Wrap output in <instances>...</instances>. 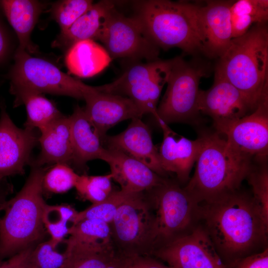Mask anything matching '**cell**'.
<instances>
[{"label": "cell", "mask_w": 268, "mask_h": 268, "mask_svg": "<svg viewBox=\"0 0 268 268\" xmlns=\"http://www.w3.org/2000/svg\"><path fill=\"white\" fill-rule=\"evenodd\" d=\"M199 224L226 265L268 247V223L252 194L239 190L199 204Z\"/></svg>", "instance_id": "6da1fadb"}, {"label": "cell", "mask_w": 268, "mask_h": 268, "mask_svg": "<svg viewBox=\"0 0 268 268\" xmlns=\"http://www.w3.org/2000/svg\"><path fill=\"white\" fill-rule=\"evenodd\" d=\"M195 173L184 189L198 204L220 200L241 189L254 161L234 151L225 137L202 131Z\"/></svg>", "instance_id": "7a4b0ae2"}, {"label": "cell", "mask_w": 268, "mask_h": 268, "mask_svg": "<svg viewBox=\"0 0 268 268\" xmlns=\"http://www.w3.org/2000/svg\"><path fill=\"white\" fill-rule=\"evenodd\" d=\"M47 169L31 166L22 189L7 201L0 221V262L43 241L46 233L43 218L47 203L42 180Z\"/></svg>", "instance_id": "3957f363"}, {"label": "cell", "mask_w": 268, "mask_h": 268, "mask_svg": "<svg viewBox=\"0 0 268 268\" xmlns=\"http://www.w3.org/2000/svg\"><path fill=\"white\" fill-rule=\"evenodd\" d=\"M135 14L145 34L159 48H178L187 54L202 53L198 4L187 1H134Z\"/></svg>", "instance_id": "277c9868"}, {"label": "cell", "mask_w": 268, "mask_h": 268, "mask_svg": "<svg viewBox=\"0 0 268 268\" xmlns=\"http://www.w3.org/2000/svg\"><path fill=\"white\" fill-rule=\"evenodd\" d=\"M215 67L239 90L254 110L268 93L267 23L255 24L244 35L232 39Z\"/></svg>", "instance_id": "5b68a950"}, {"label": "cell", "mask_w": 268, "mask_h": 268, "mask_svg": "<svg viewBox=\"0 0 268 268\" xmlns=\"http://www.w3.org/2000/svg\"><path fill=\"white\" fill-rule=\"evenodd\" d=\"M145 192L154 213V252L188 235L199 225V204L177 181L167 178L161 185Z\"/></svg>", "instance_id": "8992f818"}, {"label": "cell", "mask_w": 268, "mask_h": 268, "mask_svg": "<svg viewBox=\"0 0 268 268\" xmlns=\"http://www.w3.org/2000/svg\"><path fill=\"white\" fill-rule=\"evenodd\" d=\"M209 64L199 60L172 59L167 87L157 108V121L195 123L199 121L198 100L201 79L210 73Z\"/></svg>", "instance_id": "52a82bcc"}, {"label": "cell", "mask_w": 268, "mask_h": 268, "mask_svg": "<svg viewBox=\"0 0 268 268\" xmlns=\"http://www.w3.org/2000/svg\"><path fill=\"white\" fill-rule=\"evenodd\" d=\"M109 225L116 252L131 258L152 257L156 242L155 217L145 192L131 195Z\"/></svg>", "instance_id": "ba28073f"}, {"label": "cell", "mask_w": 268, "mask_h": 268, "mask_svg": "<svg viewBox=\"0 0 268 268\" xmlns=\"http://www.w3.org/2000/svg\"><path fill=\"white\" fill-rule=\"evenodd\" d=\"M115 80L95 86L100 92L119 95L132 99L143 115L157 118L158 102L169 76L172 59H157L146 63L132 61Z\"/></svg>", "instance_id": "9c48e42d"}, {"label": "cell", "mask_w": 268, "mask_h": 268, "mask_svg": "<svg viewBox=\"0 0 268 268\" xmlns=\"http://www.w3.org/2000/svg\"><path fill=\"white\" fill-rule=\"evenodd\" d=\"M14 63L9 73L10 87H23L48 93L83 100L91 86L62 71L51 62L17 49Z\"/></svg>", "instance_id": "30bf717a"}, {"label": "cell", "mask_w": 268, "mask_h": 268, "mask_svg": "<svg viewBox=\"0 0 268 268\" xmlns=\"http://www.w3.org/2000/svg\"><path fill=\"white\" fill-rule=\"evenodd\" d=\"M99 41L112 59L132 61L158 59L159 48L145 34L138 19L128 17L115 7L110 11Z\"/></svg>", "instance_id": "8fae6325"}, {"label": "cell", "mask_w": 268, "mask_h": 268, "mask_svg": "<svg viewBox=\"0 0 268 268\" xmlns=\"http://www.w3.org/2000/svg\"><path fill=\"white\" fill-rule=\"evenodd\" d=\"M239 154L261 162L268 154V93L251 114L232 123L221 134Z\"/></svg>", "instance_id": "7c38bea8"}, {"label": "cell", "mask_w": 268, "mask_h": 268, "mask_svg": "<svg viewBox=\"0 0 268 268\" xmlns=\"http://www.w3.org/2000/svg\"><path fill=\"white\" fill-rule=\"evenodd\" d=\"M200 113L210 117L220 134L236 120L254 111L239 90L215 68L214 82L206 90H200Z\"/></svg>", "instance_id": "4fadbf2b"}, {"label": "cell", "mask_w": 268, "mask_h": 268, "mask_svg": "<svg viewBox=\"0 0 268 268\" xmlns=\"http://www.w3.org/2000/svg\"><path fill=\"white\" fill-rule=\"evenodd\" d=\"M152 257L173 268H227L202 227L155 251Z\"/></svg>", "instance_id": "5bb4252c"}, {"label": "cell", "mask_w": 268, "mask_h": 268, "mask_svg": "<svg viewBox=\"0 0 268 268\" xmlns=\"http://www.w3.org/2000/svg\"><path fill=\"white\" fill-rule=\"evenodd\" d=\"M0 108V180L24 173V167L31 162L30 154L39 136L35 130L17 127L2 103Z\"/></svg>", "instance_id": "9a60e30c"}, {"label": "cell", "mask_w": 268, "mask_h": 268, "mask_svg": "<svg viewBox=\"0 0 268 268\" xmlns=\"http://www.w3.org/2000/svg\"><path fill=\"white\" fill-rule=\"evenodd\" d=\"M232 0H206L198 4V21L202 54L219 59L232 39L230 9Z\"/></svg>", "instance_id": "2e32d148"}, {"label": "cell", "mask_w": 268, "mask_h": 268, "mask_svg": "<svg viewBox=\"0 0 268 268\" xmlns=\"http://www.w3.org/2000/svg\"><path fill=\"white\" fill-rule=\"evenodd\" d=\"M83 100L85 113L103 143L110 128L123 121L141 119L143 116L130 98L98 91L95 86L84 94Z\"/></svg>", "instance_id": "e0dca14e"}, {"label": "cell", "mask_w": 268, "mask_h": 268, "mask_svg": "<svg viewBox=\"0 0 268 268\" xmlns=\"http://www.w3.org/2000/svg\"><path fill=\"white\" fill-rule=\"evenodd\" d=\"M100 159L108 163L112 179L119 184L121 190L127 193L148 191L161 185L167 178L115 148L104 147Z\"/></svg>", "instance_id": "ac0fdd59"}, {"label": "cell", "mask_w": 268, "mask_h": 268, "mask_svg": "<svg viewBox=\"0 0 268 268\" xmlns=\"http://www.w3.org/2000/svg\"><path fill=\"white\" fill-rule=\"evenodd\" d=\"M103 145L121 150L159 176L168 178L161 166L158 149L153 144L150 130L140 118L132 120L121 133L112 136L107 135Z\"/></svg>", "instance_id": "d6986e66"}, {"label": "cell", "mask_w": 268, "mask_h": 268, "mask_svg": "<svg viewBox=\"0 0 268 268\" xmlns=\"http://www.w3.org/2000/svg\"><path fill=\"white\" fill-rule=\"evenodd\" d=\"M163 132V140L159 151L160 163L164 172L174 174L181 185L187 184L196 162L200 147V140L188 139L172 131L167 124L157 121Z\"/></svg>", "instance_id": "ffe728a7"}, {"label": "cell", "mask_w": 268, "mask_h": 268, "mask_svg": "<svg viewBox=\"0 0 268 268\" xmlns=\"http://www.w3.org/2000/svg\"><path fill=\"white\" fill-rule=\"evenodd\" d=\"M40 132L38 142L41 151L30 162L31 166L43 167L57 163L72 162V148L69 117L63 115Z\"/></svg>", "instance_id": "44dd1931"}, {"label": "cell", "mask_w": 268, "mask_h": 268, "mask_svg": "<svg viewBox=\"0 0 268 268\" xmlns=\"http://www.w3.org/2000/svg\"><path fill=\"white\" fill-rule=\"evenodd\" d=\"M72 148V163L77 169H86L88 161L100 158L103 141L90 122L84 108L77 105L69 116Z\"/></svg>", "instance_id": "7402d4cb"}, {"label": "cell", "mask_w": 268, "mask_h": 268, "mask_svg": "<svg viewBox=\"0 0 268 268\" xmlns=\"http://www.w3.org/2000/svg\"><path fill=\"white\" fill-rule=\"evenodd\" d=\"M114 7L115 2L111 0L94 3L68 29L61 32L55 46L69 48L81 40H99L108 15Z\"/></svg>", "instance_id": "603a6c76"}, {"label": "cell", "mask_w": 268, "mask_h": 268, "mask_svg": "<svg viewBox=\"0 0 268 268\" xmlns=\"http://www.w3.org/2000/svg\"><path fill=\"white\" fill-rule=\"evenodd\" d=\"M0 7L17 35L18 49L35 53L30 35L44 8L43 4L33 0H0Z\"/></svg>", "instance_id": "cb8c5ba5"}, {"label": "cell", "mask_w": 268, "mask_h": 268, "mask_svg": "<svg viewBox=\"0 0 268 268\" xmlns=\"http://www.w3.org/2000/svg\"><path fill=\"white\" fill-rule=\"evenodd\" d=\"M105 48L92 40H84L73 44L65 56L69 71L80 77H92L103 71L112 61Z\"/></svg>", "instance_id": "d4e9b609"}, {"label": "cell", "mask_w": 268, "mask_h": 268, "mask_svg": "<svg viewBox=\"0 0 268 268\" xmlns=\"http://www.w3.org/2000/svg\"><path fill=\"white\" fill-rule=\"evenodd\" d=\"M15 97L14 106L25 105L27 114L25 128L40 132L63 115L55 105L43 94L19 87H10Z\"/></svg>", "instance_id": "484cf974"}, {"label": "cell", "mask_w": 268, "mask_h": 268, "mask_svg": "<svg viewBox=\"0 0 268 268\" xmlns=\"http://www.w3.org/2000/svg\"><path fill=\"white\" fill-rule=\"evenodd\" d=\"M232 38L244 35L254 24L266 23L268 19V0L233 1L230 9Z\"/></svg>", "instance_id": "4316f807"}, {"label": "cell", "mask_w": 268, "mask_h": 268, "mask_svg": "<svg viewBox=\"0 0 268 268\" xmlns=\"http://www.w3.org/2000/svg\"><path fill=\"white\" fill-rule=\"evenodd\" d=\"M67 240L91 247L105 249L113 246L110 225L97 219L81 220L69 227Z\"/></svg>", "instance_id": "83f0119b"}, {"label": "cell", "mask_w": 268, "mask_h": 268, "mask_svg": "<svg viewBox=\"0 0 268 268\" xmlns=\"http://www.w3.org/2000/svg\"><path fill=\"white\" fill-rule=\"evenodd\" d=\"M66 245L67 259L63 268H106L115 254L114 247L97 250Z\"/></svg>", "instance_id": "f1b7e54d"}, {"label": "cell", "mask_w": 268, "mask_h": 268, "mask_svg": "<svg viewBox=\"0 0 268 268\" xmlns=\"http://www.w3.org/2000/svg\"><path fill=\"white\" fill-rule=\"evenodd\" d=\"M132 194L121 190L113 191L105 200L92 203L86 209L78 212L72 224L88 218L99 219L110 224L120 207Z\"/></svg>", "instance_id": "f546056e"}, {"label": "cell", "mask_w": 268, "mask_h": 268, "mask_svg": "<svg viewBox=\"0 0 268 268\" xmlns=\"http://www.w3.org/2000/svg\"><path fill=\"white\" fill-rule=\"evenodd\" d=\"M43 223L50 239L57 245L64 241L68 235L72 213L66 204L50 205L47 204L44 214Z\"/></svg>", "instance_id": "4dcf8cb0"}, {"label": "cell", "mask_w": 268, "mask_h": 268, "mask_svg": "<svg viewBox=\"0 0 268 268\" xmlns=\"http://www.w3.org/2000/svg\"><path fill=\"white\" fill-rule=\"evenodd\" d=\"M110 173L101 176L78 175L75 188L81 199L95 203L107 198L113 191Z\"/></svg>", "instance_id": "1f68e13d"}, {"label": "cell", "mask_w": 268, "mask_h": 268, "mask_svg": "<svg viewBox=\"0 0 268 268\" xmlns=\"http://www.w3.org/2000/svg\"><path fill=\"white\" fill-rule=\"evenodd\" d=\"M78 175L67 164H54L43 175V193L62 194L68 191L75 187Z\"/></svg>", "instance_id": "d6a6232c"}, {"label": "cell", "mask_w": 268, "mask_h": 268, "mask_svg": "<svg viewBox=\"0 0 268 268\" xmlns=\"http://www.w3.org/2000/svg\"><path fill=\"white\" fill-rule=\"evenodd\" d=\"M252 188V195L262 216L268 223V169L267 161L254 162L246 179Z\"/></svg>", "instance_id": "836d02e7"}, {"label": "cell", "mask_w": 268, "mask_h": 268, "mask_svg": "<svg viewBox=\"0 0 268 268\" xmlns=\"http://www.w3.org/2000/svg\"><path fill=\"white\" fill-rule=\"evenodd\" d=\"M58 245L50 239L42 241L32 249L30 255L32 268H63L67 259L65 250L60 252Z\"/></svg>", "instance_id": "e575fe53"}, {"label": "cell", "mask_w": 268, "mask_h": 268, "mask_svg": "<svg viewBox=\"0 0 268 268\" xmlns=\"http://www.w3.org/2000/svg\"><path fill=\"white\" fill-rule=\"evenodd\" d=\"M94 3L91 0H65L54 3L52 15L61 32L68 29Z\"/></svg>", "instance_id": "d590c367"}, {"label": "cell", "mask_w": 268, "mask_h": 268, "mask_svg": "<svg viewBox=\"0 0 268 268\" xmlns=\"http://www.w3.org/2000/svg\"><path fill=\"white\" fill-rule=\"evenodd\" d=\"M227 268H268V247L262 251L237 259Z\"/></svg>", "instance_id": "8d00e7d4"}, {"label": "cell", "mask_w": 268, "mask_h": 268, "mask_svg": "<svg viewBox=\"0 0 268 268\" xmlns=\"http://www.w3.org/2000/svg\"><path fill=\"white\" fill-rule=\"evenodd\" d=\"M34 247L24 250L3 262H0V268H32L30 258Z\"/></svg>", "instance_id": "74e56055"}, {"label": "cell", "mask_w": 268, "mask_h": 268, "mask_svg": "<svg viewBox=\"0 0 268 268\" xmlns=\"http://www.w3.org/2000/svg\"><path fill=\"white\" fill-rule=\"evenodd\" d=\"M131 268H173L162 263L161 261L151 256L134 257Z\"/></svg>", "instance_id": "f35d334b"}, {"label": "cell", "mask_w": 268, "mask_h": 268, "mask_svg": "<svg viewBox=\"0 0 268 268\" xmlns=\"http://www.w3.org/2000/svg\"><path fill=\"white\" fill-rule=\"evenodd\" d=\"M133 259L115 251L114 257L106 268H131Z\"/></svg>", "instance_id": "ab89813d"}, {"label": "cell", "mask_w": 268, "mask_h": 268, "mask_svg": "<svg viewBox=\"0 0 268 268\" xmlns=\"http://www.w3.org/2000/svg\"><path fill=\"white\" fill-rule=\"evenodd\" d=\"M13 192V186L6 179L0 180V212L3 210L8 196Z\"/></svg>", "instance_id": "60d3db41"}, {"label": "cell", "mask_w": 268, "mask_h": 268, "mask_svg": "<svg viewBox=\"0 0 268 268\" xmlns=\"http://www.w3.org/2000/svg\"><path fill=\"white\" fill-rule=\"evenodd\" d=\"M8 50V39L3 27L0 22V64L5 59Z\"/></svg>", "instance_id": "b9f144b4"}]
</instances>
